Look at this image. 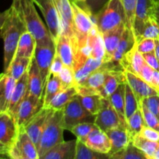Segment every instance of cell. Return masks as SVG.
I'll return each mask as SVG.
<instances>
[{
    "label": "cell",
    "instance_id": "8d00e7d4",
    "mask_svg": "<svg viewBox=\"0 0 159 159\" xmlns=\"http://www.w3.org/2000/svg\"><path fill=\"white\" fill-rule=\"evenodd\" d=\"M78 98L80 100L81 103L89 112L93 115H96L102 107V96L99 94L86 95H77Z\"/></svg>",
    "mask_w": 159,
    "mask_h": 159
},
{
    "label": "cell",
    "instance_id": "5b68a950",
    "mask_svg": "<svg viewBox=\"0 0 159 159\" xmlns=\"http://www.w3.org/2000/svg\"><path fill=\"white\" fill-rule=\"evenodd\" d=\"M96 115L92 114L81 103L76 96L63 109V125L65 130L71 131L75 126L82 123H94Z\"/></svg>",
    "mask_w": 159,
    "mask_h": 159
},
{
    "label": "cell",
    "instance_id": "681fc988",
    "mask_svg": "<svg viewBox=\"0 0 159 159\" xmlns=\"http://www.w3.org/2000/svg\"><path fill=\"white\" fill-rule=\"evenodd\" d=\"M139 134L149 141L159 142V131L153 128H151L148 126L143 127Z\"/></svg>",
    "mask_w": 159,
    "mask_h": 159
},
{
    "label": "cell",
    "instance_id": "d6986e66",
    "mask_svg": "<svg viewBox=\"0 0 159 159\" xmlns=\"http://www.w3.org/2000/svg\"><path fill=\"white\" fill-rule=\"evenodd\" d=\"M28 92V71L21 76L16 82L12 97L8 107L7 112H9L16 119L17 110L22 101L24 99Z\"/></svg>",
    "mask_w": 159,
    "mask_h": 159
},
{
    "label": "cell",
    "instance_id": "603a6c76",
    "mask_svg": "<svg viewBox=\"0 0 159 159\" xmlns=\"http://www.w3.org/2000/svg\"><path fill=\"white\" fill-rule=\"evenodd\" d=\"M126 82L127 80L124 75V70L121 67L112 69L107 75L100 95L103 98L108 99L109 96L116 91L120 84Z\"/></svg>",
    "mask_w": 159,
    "mask_h": 159
},
{
    "label": "cell",
    "instance_id": "11a10c76",
    "mask_svg": "<svg viewBox=\"0 0 159 159\" xmlns=\"http://www.w3.org/2000/svg\"><path fill=\"white\" fill-rule=\"evenodd\" d=\"M7 13H8V11L6 10L4 12H0V29L1 27L2 26L3 23H4L5 20H6V16H7Z\"/></svg>",
    "mask_w": 159,
    "mask_h": 159
},
{
    "label": "cell",
    "instance_id": "3957f363",
    "mask_svg": "<svg viewBox=\"0 0 159 159\" xmlns=\"http://www.w3.org/2000/svg\"><path fill=\"white\" fill-rule=\"evenodd\" d=\"M64 130L63 110L51 109L37 145L39 159L54 146L64 141Z\"/></svg>",
    "mask_w": 159,
    "mask_h": 159
},
{
    "label": "cell",
    "instance_id": "d590c367",
    "mask_svg": "<svg viewBox=\"0 0 159 159\" xmlns=\"http://www.w3.org/2000/svg\"><path fill=\"white\" fill-rule=\"evenodd\" d=\"M146 126L141 109L138 110L127 120V130L130 135V140L136 135L139 134L143 127Z\"/></svg>",
    "mask_w": 159,
    "mask_h": 159
},
{
    "label": "cell",
    "instance_id": "52a82bcc",
    "mask_svg": "<svg viewBox=\"0 0 159 159\" xmlns=\"http://www.w3.org/2000/svg\"><path fill=\"white\" fill-rule=\"evenodd\" d=\"M70 1L72 7L73 21L77 39L86 38L94 25H96L95 15L87 12L74 0Z\"/></svg>",
    "mask_w": 159,
    "mask_h": 159
},
{
    "label": "cell",
    "instance_id": "484cf974",
    "mask_svg": "<svg viewBox=\"0 0 159 159\" xmlns=\"http://www.w3.org/2000/svg\"><path fill=\"white\" fill-rule=\"evenodd\" d=\"M16 80L7 72L0 74V108L7 111Z\"/></svg>",
    "mask_w": 159,
    "mask_h": 159
},
{
    "label": "cell",
    "instance_id": "e575fe53",
    "mask_svg": "<svg viewBox=\"0 0 159 159\" xmlns=\"http://www.w3.org/2000/svg\"><path fill=\"white\" fill-rule=\"evenodd\" d=\"M131 142L133 143L134 145L136 146L138 148L145 154L148 159H153L154 155L159 146V142L149 141L140 134L134 137L131 140Z\"/></svg>",
    "mask_w": 159,
    "mask_h": 159
},
{
    "label": "cell",
    "instance_id": "4fadbf2b",
    "mask_svg": "<svg viewBox=\"0 0 159 159\" xmlns=\"http://www.w3.org/2000/svg\"><path fill=\"white\" fill-rule=\"evenodd\" d=\"M156 6L157 4L154 0H138L133 30L135 41L141 35L147 20L154 16Z\"/></svg>",
    "mask_w": 159,
    "mask_h": 159
},
{
    "label": "cell",
    "instance_id": "f35d334b",
    "mask_svg": "<svg viewBox=\"0 0 159 159\" xmlns=\"http://www.w3.org/2000/svg\"><path fill=\"white\" fill-rule=\"evenodd\" d=\"M110 158L113 159H148L145 154L134 145L132 142L126 148L114 154Z\"/></svg>",
    "mask_w": 159,
    "mask_h": 159
},
{
    "label": "cell",
    "instance_id": "f6af8a7d",
    "mask_svg": "<svg viewBox=\"0 0 159 159\" xmlns=\"http://www.w3.org/2000/svg\"><path fill=\"white\" fill-rule=\"evenodd\" d=\"M139 108L141 110L146 126L159 131V118L158 116L151 112L142 102L139 104Z\"/></svg>",
    "mask_w": 159,
    "mask_h": 159
},
{
    "label": "cell",
    "instance_id": "60d3db41",
    "mask_svg": "<svg viewBox=\"0 0 159 159\" xmlns=\"http://www.w3.org/2000/svg\"><path fill=\"white\" fill-rule=\"evenodd\" d=\"M139 108L138 100L133 90L127 82L125 84V117L126 120Z\"/></svg>",
    "mask_w": 159,
    "mask_h": 159
},
{
    "label": "cell",
    "instance_id": "cb8c5ba5",
    "mask_svg": "<svg viewBox=\"0 0 159 159\" xmlns=\"http://www.w3.org/2000/svg\"><path fill=\"white\" fill-rule=\"evenodd\" d=\"M44 85L34 57L28 68V92L39 98H43Z\"/></svg>",
    "mask_w": 159,
    "mask_h": 159
},
{
    "label": "cell",
    "instance_id": "5bb4252c",
    "mask_svg": "<svg viewBox=\"0 0 159 159\" xmlns=\"http://www.w3.org/2000/svg\"><path fill=\"white\" fill-rule=\"evenodd\" d=\"M76 44L77 37L71 39L64 34H61L58 38L55 40L56 53L60 56L64 65L72 69L75 61Z\"/></svg>",
    "mask_w": 159,
    "mask_h": 159
},
{
    "label": "cell",
    "instance_id": "f907efd6",
    "mask_svg": "<svg viewBox=\"0 0 159 159\" xmlns=\"http://www.w3.org/2000/svg\"><path fill=\"white\" fill-rule=\"evenodd\" d=\"M64 66H65V65H64L60 56L57 53H55L54 58H53L52 63H51V68H50L49 73H52V74L58 75L59 73L62 70V68H64Z\"/></svg>",
    "mask_w": 159,
    "mask_h": 159
},
{
    "label": "cell",
    "instance_id": "4dcf8cb0",
    "mask_svg": "<svg viewBox=\"0 0 159 159\" xmlns=\"http://www.w3.org/2000/svg\"><path fill=\"white\" fill-rule=\"evenodd\" d=\"M125 84H120L116 91L111 96H109L108 99L117 112L123 123L127 125L125 117Z\"/></svg>",
    "mask_w": 159,
    "mask_h": 159
},
{
    "label": "cell",
    "instance_id": "680465c9",
    "mask_svg": "<svg viewBox=\"0 0 159 159\" xmlns=\"http://www.w3.org/2000/svg\"><path fill=\"white\" fill-rule=\"evenodd\" d=\"M34 3H35V4L38 6V8H40V7H41L42 6H43V5H44V3L46 2L47 0H34Z\"/></svg>",
    "mask_w": 159,
    "mask_h": 159
},
{
    "label": "cell",
    "instance_id": "6da1fadb",
    "mask_svg": "<svg viewBox=\"0 0 159 159\" xmlns=\"http://www.w3.org/2000/svg\"><path fill=\"white\" fill-rule=\"evenodd\" d=\"M7 11V16L0 29V37L4 44L3 72L7 71L15 56L20 37L27 30L21 12L16 7L11 5Z\"/></svg>",
    "mask_w": 159,
    "mask_h": 159
},
{
    "label": "cell",
    "instance_id": "9c48e42d",
    "mask_svg": "<svg viewBox=\"0 0 159 159\" xmlns=\"http://www.w3.org/2000/svg\"><path fill=\"white\" fill-rule=\"evenodd\" d=\"M43 107L44 105L43 98L37 97L27 92V94L22 101L17 110L16 120L19 127L26 125Z\"/></svg>",
    "mask_w": 159,
    "mask_h": 159
},
{
    "label": "cell",
    "instance_id": "f1b7e54d",
    "mask_svg": "<svg viewBox=\"0 0 159 159\" xmlns=\"http://www.w3.org/2000/svg\"><path fill=\"white\" fill-rule=\"evenodd\" d=\"M37 43L34 37L29 31H25L20 37L14 57L33 58Z\"/></svg>",
    "mask_w": 159,
    "mask_h": 159
},
{
    "label": "cell",
    "instance_id": "94428289",
    "mask_svg": "<svg viewBox=\"0 0 159 159\" xmlns=\"http://www.w3.org/2000/svg\"><path fill=\"white\" fill-rule=\"evenodd\" d=\"M2 113V110H1V108H0V114H1V113Z\"/></svg>",
    "mask_w": 159,
    "mask_h": 159
},
{
    "label": "cell",
    "instance_id": "7a4b0ae2",
    "mask_svg": "<svg viewBox=\"0 0 159 159\" xmlns=\"http://www.w3.org/2000/svg\"><path fill=\"white\" fill-rule=\"evenodd\" d=\"M12 5L21 12L27 31H29L37 45L55 43L48 27L39 16L34 0H12Z\"/></svg>",
    "mask_w": 159,
    "mask_h": 159
},
{
    "label": "cell",
    "instance_id": "6f0895ef",
    "mask_svg": "<svg viewBox=\"0 0 159 159\" xmlns=\"http://www.w3.org/2000/svg\"><path fill=\"white\" fill-rule=\"evenodd\" d=\"M154 16L159 23V5H157L156 7H155V12H154Z\"/></svg>",
    "mask_w": 159,
    "mask_h": 159
},
{
    "label": "cell",
    "instance_id": "83f0119b",
    "mask_svg": "<svg viewBox=\"0 0 159 159\" xmlns=\"http://www.w3.org/2000/svg\"><path fill=\"white\" fill-rule=\"evenodd\" d=\"M63 90H65V89L59 76L57 75L49 73L43 95L44 107H48L52 99Z\"/></svg>",
    "mask_w": 159,
    "mask_h": 159
},
{
    "label": "cell",
    "instance_id": "30bf717a",
    "mask_svg": "<svg viewBox=\"0 0 159 159\" xmlns=\"http://www.w3.org/2000/svg\"><path fill=\"white\" fill-rule=\"evenodd\" d=\"M19 130L16 120L9 112L5 111L0 114V144L8 150L15 142Z\"/></svg>",
    "mask_w": 159,
    "mask_h": 159
},
{
    "label": "cell",
    "instance_id": "e0dca14e",
    "mask_svg": "<svg viewBox=\"0 0 159 159\" xmlns=\"http://www.w3.org/2000/svg\"><path fill=\"white\" fill-rule=\"evenodd\" d=\"M51 108L43 107L27 124L23 126L25 130L37 147L45 127Z\"/></svg>",
    "mask_w": 159,
    "mask_h": 159
},
{
    "label": "cell",
    "instance_id": "836d02e7",
    "mask_svg": "<svg viewBox=\"0 0 159 159\" xmlns=\"http://www.w3.org/2000/svg\"><path fill=\"white\" fill-rule=\"evenodd\" d=\"M31 60L32 58L14 57L6 72L10 74L17 81L25 72L28 71Z\"/></svg>",
    "mask_w": 159,
    "mask_h": 159
},
{
    "label": "cell",
    "instance_id": "91938a15",
    "mask_svg": "<svg viewBox=\"0 0 159 159\" xmlns=\"http://www.w3.org/2000/svg\"><path fill=\"white\" fill-rule=\"evenodd\" d=\"M153 159H159V146H158V148H157V150H156V152H155V155H154Z\"/></svg>",
    "mask_w": 159,
    "mask_h": 159
},
{
    "label": "cell",
    "instance_id": "816d5d0a",
    "mask_svg": "<svg viewBox=\"0 0 159 159\" xmlns=\"http://www.w3.org/2000/svg\"><path fill=\"white\" fill-rule=\"evenodd\" d=\"M145 62L154 70L159 71V61L158 57L155 55V52L147 53V54H143Z\"/></svg>",
    "mask_w": 159,
    "mask_h": 159
},
{
    "label": "cell",
    "instance_id": "8992f818",
    "mask_svg": "<svg viewBox=\"0 0 159 159\" xmlns=\"http://www.w3.org/2000/svg\"><path fill=\"white\" fill-rule=\"evenodd\" d=\"M7 156L12 159H39L37 147L23 127H20L18 136L8 150Z\"/></svg>",
    "mask_w": 159,
    "mask_h": 159
},
{
    "label": "cell",
    "instance_id": "8fae6325",
    "mask_svg": "<svg viewBox=\"0 0 159 159\" xmlns=\"http://www.w3.org/2000/svg\"><path fill=\"white\" fill-rule=\"evenodd\" d=\"M56 53L55 43L45 45H36L35 52L34 57L37 64L43 85H46L48 75H49L50 68L52 63L53 58Z\"/></svg>",
    "mask_w": 159,
    "mask_h": 159
},
{
    "label": "cell",
    "instance_id": "7bdbcfd3",
    "mask_svg": "<svg viewBox=\"0 0 159 159\" xmlns=\"http://www.w3.org/2000/svg\"><path fill=\"white\" fill-rule=\"evenodd\" d=\"M97 126L95 124V123H82L75 126L71 130V132L77 138L78 140L85 142L89 134Z\"/></svg>",
    "mask_w": 159,
    "mask_h": 159
},
{
    "label": "cell",
    "instance_id": "9a60e30c",
    "mask_svg": "<svg viewBox=\"0 0 159 159\" xmlns=\"http://www.w3.org/2000/svg\"><path fill=\"white\" fill-rule=\"evenodd\" d=\"M61 23V34H65L70 38H76L73 21V11L70 0H54Z\"/></svg>",
    "mask_w": 159,
    "mask_h": 159
},
{
    "label": "cell",
    "instance_id": "ac0fdd59",
    "mask_svg": "<svg viewBox=\"0 0 159 159\" xmlns=\"http://www.w3.org/2000/svg\"><path fill=\"white\" fill-rule=\"evenodd\" d=\"M119 64L124 71H130L140 76L141 70L146 62L143 54L138 51L136 42L131 49L123 56L121 60L119 61Z\"/></svg>",
    "mask_w": 159,
    "mask_h": 159
},
{
    "label": "cell",
    "instance_id": "f546056e",
    "mask_svg": "<svg viewBox=\"0 0 159 159\" xmlns=\"http://www.w3.org/2000/svg\"><path fill=\"white\" fill-rule=\"evenodd\" d=\"M134 43L135 37L134 35L133 31L130 30L126 26L124 33H123L121 40L119 43V45H118L116 51H115L113 57H112L111 61L119 63V61L121 60L123 56L131 49Z\"/></svg>",
    "mask_w": 159,
    "mask_h": 159
},
{
    "label": "cell",
    "instance_id": "44dd1931",
    "mask_svg": "<svg viewBox=\"0 0 159 159\" xmlns=\"http://www.w3.org/2000/svg\"><path fill=\"white\" fill-rule=\"evenodd\" d=\"M107 136L109 137L111 142V149L108 155L110 158L114 154L117 153L120 151L126 148L129 145L131 140L127 128L124 127H116L106 131Z\"/></svg>",
    "mask_w": 159,
    "mask_h": 159
},
{
    "label": "cell",
    "instance_id": "ab89813d",
    "mask_svg": "<svg viewBox=\"0 0 159 159\" xmlns=\"http://www.w3.org/2000/svg\"><path fill=\"white\" fill-rule=\"evenodd\" d=\"M144 38H152L155 40L159 39V23L154 16L147 20L141 35L135 42L140 41Z\"/></svg>",
    "mask_w": 159,
    "mask_h": 159
},
{
    "label": "cell",
    "instance_id": "bcb514c9",
    "mask_svg": "<svg viewBox=\"0 0 159 159\" xmlns=\"http://www.w3.org/2000/svg\"><path fill=\"white\" fill-rule=\"evenodd\" d=\"M61 83L65 89L70 88V87L75 86L76 84L75 78V73L72 68L68 66H64L61 72L58 75Z\"/></svg>",
    "mask_w": 159,
    "mask_h": 159
},
{
    "label": "cell",
    "instance_id": "1f68e13d",
    "mask_svg": "<svg viewBox=\"0 0 159 159\" xmlns=\"http://www.w3.org/2000/svg\"><path fill=\"white\" fill-rule=\"evenodd\" d=\"M103 62V60L102 59H96L91 57H89L82 66L74 71L76 84L77 85L82 84L89 77V75L99 68Z\"/></svg>",
    "mask_w": 159,
    "mask_h": 159
},
{
    "label": "cell",
    "instance_id": "277c9868",
    "mask_svg": "<svg viewBox=\"0 0 159 159\" xmlns=\"http://www.w3.org/2000/svg\"><path fill=\"white\" fill-rule=\"evenodd\" d=\"M96 25L101 34L126 25V15L122 0H109L95 14Z\"/></svg>",
    "mask_w": 159,
    "mask_h": 159
},
{
    "label": "cell",
    "instance_id": "f5cc1de1",
    "mask_svg": "<svg viewBox=\"0 0 159 159\" xmlns=\"http://www.w3.org/2000/svg\"><path fill=\"white\" fill-rule=\"evenodd\" d=\"M153 68H151V67L146 63L145 65H144V66L143 67L142 70H141V74H140V77L151 85L152 75H153Z\"/></svg>",
    "mask_w": 159,
    "mask_h": 159
},
{
    "label": "cell",
    "instance_id": "ffe728a7",
    "mask_svg": "<svg viewBox=\"0 0 159 159\" xmlns=\"http://www.w3.org/2000/svg\"><path fill=\"white\" fill-rule=\"evenodd\" d=\"M77 140L61 141L47 152L40 159H75Z\"/></svg>",
    "mask_w": 159,
    "mask_h": 159
},
{
    "label": "cell",
    "instance_id": "9f6ffc18",
    "mask_svg": "<svg viewBox=\"0 0 159 159\" xmlns=\"http://www.w3.org/2000/svg\"><path fill=\"white\" fill-rule=\"evenodd\" d=\"M7 153H8V149L6 147L2 145V144H0V158H2V157H7Z\"/></svg>",
    "mask_w": 159,
    "mask_h": 159
},
{
    "label": "cell",
    "instance_id": "ba28073f",
    "mask_svg": "<svg viewBox=\"0 0 159 159\" xmlns=\"http://www.w3.org/2000/svg\"><path fill=\"white\" fill-rule=\"evenodd\" d=\"M94 123L99 128L105 132L120 127L127 128V125L123 123L117 112L107 98H102V107L96 115Z\"/></svg>",
    "mask_w": 159,
    "mask_h": 159
},
{
    "label": "cell",
    "instance_id": "7402d4cb",
    "mask_svg": "<svg viewBox=\"0 0 159 159\" xmlns=\"http://www.w3.org/2000/svg\"><path fill=\"white\" fill-rule=\"evenodd\" d=\"M84 143L93 150L107 155L111 149V142L107 133L98 127L89 134Z\"/></svg>",
    "mask_w": 159,
    "mask_h": 159
},
{
    "label": "cell",
    "instance_id": "ee69618b",
    "mask_svg": "<svg viewBox=\"0 0 159 159\" xmlns=\"http://www.w3.org/2000/svg\"><path fill=\"white\" fill-rule=\"evenodd\" d=\"M81 7L89 12V13L95 15L104 6V5L109 0H74Z\"/></svg>",
    "mask_w": 159,
    "mask_h": 159
},
{
    "label": "cell",
    "instance_id": "2e32d148",
    "mask_svg": "<svg viewBox=\"0 0 159 159\" xmlns=\"http://www.w3.org/2000/svg\"><path fill=\"white\" fill-rule=\"evenodd\" d=\"M124 75H125L127 82L129 84L136 96L138 106L145 98L159 95V93L153 87L151 86L148 83L143 80L140 76L127 71H124Z\"/></svg>",
    "mask_w": 159,
    "mask_h": 159
},
{
    "label": "cell",
    "instance_id": "d6a6232c",
    "mask_svg": "<svg viewBox=\"0 0 159 159\" xmlns=\"http://www.w3.org/2000/svg\"><path fill=\"white\" fill-rule=\"evenodd\" d=\"M78 95L75 86L70 87L59 93L52 99L48 107L53 110H63L65 106Z\"/></svg>",
    "mask_w": 159,
    "mask_h": 159
},
{
    "label": "cell",
    "instance_id": "be15d7a7",
    "mask_svg": "<svg viewBox=\"0 0 159 159\" xmlns=\"http://www.w3.org/2000/svg\"><path fill=\"white\" fill-rule=\"evenodd\" d=\"M154 1H155V3H156V2H158V0H154Z\"/></svg>",
    "mask_w": 159,
    "mask_h": 159
},
{
    "label": "cell",
    "instance_id": "db71d44e",
    "mask_svg": "<svg viewBox=\"0 0 159 159\" xmlns=\"http://www.w3.org/2000/svg\"><path fill=\"white\" fill-rule=\"evenodd\" d=\"M151 86L153 87L159 93V71L154 70L152 82H151Z\"/></svg>",
    "mask_w": 159,
    "mask_h": 159
},
{
    "label": "cell",
    "instance_id": "7dc6e473",
    "mask_svg": "<svg viewBox=\"0 0 159 159\" xmlns=\"http://www.w3.org/2000/svg\"><path fill=\"white\" fill-rule=\"evenodd\" d=\"M136 43L138 51L142 54L155 52V47H156V40L155 39L144 38Z\"/></svg>",
    "mask_w": 159,
    "mask_h": 159
},
{
    "label": "cell",
    "instance_id": "4316f807",
    "mask_svg": "<svg viewBox=\"0 0 159 159\" xmlns=\"http://www.w3.org/2000/svg\"><path fill=\"white\" fill-rule=\"evenodd\" d=\"M88 44L90 49V57L103 60L106 54L105 45L102 34L99 32L96 25H94L89 34Z\"/></svg>",
    "mask_w": 159,
    "mask_h": 159
},
{
    "label": "cell",
    "instance_id": "c3c4849f",
    "mask_svg": "<svg viewBox=\"0 0 159 159\" xmlns=\"http://www.w3.org/2000/svg\"><path fill=\"white\" fill-rule=\"evenodd\" d=\"M142 102L151 112L159 118V95L145 98L143 99Z\"/></svg>",
    "mask_w": 159,
    "mask_h": 159
},
{
    "label": "cell",
    "instance_id": "d4e9b609",
    "mask_svg": "<svg viewBox=\"0 0 159 159\" xmlns=\"http://www.w3.org/2000/svg\"><path fill=\"white\" fill-rule=\"evenodd\" d=\"M125 27L126 25L124 24L116 29L102 34L106 50V54L103 58L104 62L111 61L112 57L119 45Z\"/></svg>",
    "mask_w": 159,
    "mask_h": 159
},
{
    "label": "cell",
    "instance_id": "6125c7cd",
    "mask_svg": "<svg viewBox=\"0 0 159 159\" xmlns=\"http://www.w3.org/2000/svg\"><path fill=\"white\" fill-rule=\"evenodd\" d=\"M156 4H157V5H159V0H158V2H156Z\"/></svg>",
    "mask_w": 159,
    "mask_h": 159
},
{
    "label": "cell",
    "instance_id": "74e56055",
    "mask_svg": "<svg viewBox=\"0 0 159 159\" xmlns=\"http://www.w3.org/2000/svg\"><path fill=\"white\" fill-rule=\"evenodd\" d=\"M110 156L107 154L97 152L89 148L82 141L77 139L75 159H107Z\"/></svg>",
    "mask_w": 159,
    "mask_h": 159
},
{
    "label": "cell",
    "instance_id": "7c38bea8",
    "mask_svg": "<svg viewBox=\"0 0 159 159\" xmlns=\"http://www.w3.org/2000/svg\"><path fill=\"white\" fill-rule=\"evenodd\" d=\"M47 23V27L55 41L61 34L60 16L54 0H47L43 6L39 8Z\"/></svg>",
    "mask_w": 159,
    "mask_h": 159
},
{
    "label": "cell",
    "instance_id": "b9f144b4",
    "mask_svg": "<svg viewBox=\"0 0 159 159\" xmlns=\"http://www.w3.org/2000/svg\"><path fill=\"white\" fill-rule=\"evenodd\" d=\"M122 3L125 11L126 26L133 31L138 0H122Z\"/></svg>",
    "mask_w": 159,
    "mask_h": 159
}]
</instances>
